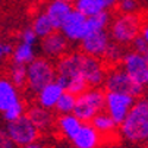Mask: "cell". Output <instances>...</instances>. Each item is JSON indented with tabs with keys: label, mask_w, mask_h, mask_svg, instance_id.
Listing matches in <instances>:
<instances>
[{
	"label": "cell",
	"mask_w": 148,
	"mask_h": 148,
	"mask_svg": "<svg viewBox=\"0 0 148 148\" xmlns=\"http://www.w3.org/2000/svg\"><path fill=\"white\" fill-rule=\"evenodd\" d=\"M22 148H44V144L41 142L40 139H37V141H34V142H31V144H28V145H25Z\"/></svg>",
	"instance_id": "obj_35"
},
{
	"label": "cell",
	"mask_w": 148,
	"mask_h": 148,
	"mask_svg": "<svg viewBox=\"0 0 148 148\" xmlns=\"http://www.w3.org/2000/svg\"><path fill=\"white\" fill-rule=\"evenodd\" d=\"M73 9L84 16H94L101 12H110L116 6V0H75Z\"/></svg>",
	"instance_id": "obj_15"
},
{
	"label": "cell",
	"mask_w": 148,
	"mask_h": 148,
	"mask_svg": "<svg viewBox=\"0 0 148 148\" xmlns=\"http://www.w3.org/2000/svg\"><path fill=\"white\" fill-rule=\"evenodd\" d=\"M122 69L129 75L132 81L141 87H148V63L144 54L136 51H126L122 57Z\"/></svg>",
	"instance_id": "obj_9"
},
{
	"label": "cell",
	"mask_w": 148,
	"mask_h": 148,
	"mask_svg": "<svg viewBox=\"0 0 148 148\" xmlns=\"http://www.w3.org/2000/svg\"><path fill=\"white\" fill-rule=\"evenodd\" d=\"M81 59H82L81 51L66 53L65 56L57 59V63L54 66L56 81L65 88V91L73 95H79L85 90H88V85L81 71Z\"/></svg>",
	"instance_id": "obj_1"
},
{
	"label": "cell",
	"mask_w": 148,
	"mask_h": 148,
	"mask_svg": "<svg viewBox=\"0 0 148 148\" xmlns=\"http://www.w3.org/2000/svg\"><path fill=\"white\" fill-rule=\"evenodd\" d=\"M144 56H145V59H147V63H148V51H147V53H145Z\"/></svg>",
	"instance_id": "obj_37"
},
{
	"label": "cell",
	"mask_w": 148,
	"mask_h": 148,
	"mask_svg": "<svg viewBox=\"0 0 148 148\" xmlns=\"http://www.w3.org/2000/svg\"><path fill=\"white\" fill-rule=\"evenodd\" d=\"M138 9V0H120L119 10L120 13H136Z\"/></svg>",
	"instance_id": "obj_30"
},
{
	"label": "cell",
	"mask_w": 148,
	"mask_h": 148,
	"mask_svg": "<svg viewBox=\"0 0 148 148\" xmlns=\"http://www.w3.org/2000/svg\"><path fill=\"white\" fill-rule=\"evenodd\" d=\"M72 10H73L72 3L63 2V0H51L44 13L49 16V19H50V22L53 24L54 29L59 31L62 24L65 22V19L68 18V15Z\"/></svg>",
	"instance_id": "obj_17"
},
{
	"label": "cell",
	"mask_w": 148,
	"mask_h": 148,
	"mask_svg": "<svg viewBox=\"0 0 148 148\" xmlns=\"http://www.w3.org/2000/svg\"><path fill=\"white\" fill-rule=\"evenodd\" d=\"M21 100L18 88L9 81V78H0V113H5Z\"/></svg>",
	"instance_id": "obj_18"
},
{
	"label": "cell",
	"mask_w": 148,
	"mask_h": 148,
	"mask_svg": "<svg viewBox=\"0 0 148 148\" xmlns=\"http://www.w3.org/2000/svg\"><path fill=\"white\" fill-rule=\"evenodd\" d=\"M63 2H68V3H73L75 0H63Z\"/></svg>",
	"instance_id": "obj_36"
},
{
	"label": "cell",
	"mask_w": 148,
	"mask_h": 148,
	"mask_svg": "<svg viewBox=\"0 0 148 148\" xmlns=\"http://www.w3.org/2000/svg\"><path fill=\"white\" fill-rule=\"evenodd\" d=\"M139 35L142 37V40L148 44V24H144L141 27V31H139Z\"/></svg>",
	"instance_id": "obj_34"
},
{
	"label": "cell",
	"mask_w": 148,
	"mask_h": 148,
	"mask_svg": "<svg viewBox=\"0 0 148 148\" xmlns=\"http://www.w3.org/2000/svg\"><path fill=\"white\" fill-rule=\"evenodd\" d=\"M0 2H2V0H0Z\"/></svg>",
	"instance_id": "obj_39"
},
{
	"label": "cell",
	"mask_w": 148,
	"mask_h": 148,
	"mask_svg": "<svg viewBox=\"0 0 148 148\" xmlns=\"http://www.w3.org/2000/svg\"><path fill=\"white\" fill-rule=\"evenodd\" d=\"M92 126H94V129L103 136V135H112L116 132L117 129V125L114 123V120L106 113V112H100L97 116H94V119L90 122Z\"/></svg>",
	"instance_id": "obj_21"
},
{
	"label": "cell",
	"mask_w": 148,
	"mask_h": 148,
	"mask_svg": "<svg viewBox=\"0 0 148 148\" xmlns=\"http://www.w3.org/2000/svg\"><path fill=\"white\" fill-rule=\"evenodd\" d=\"M103 142V136L94 129L91 123H84L78 132L72 136L71 144L73 148H98Z\"/></svg>",
	"instance_id": "obj_14"
},
{
	"label": "cell",
	"mask_w": 148,
	"mask_h": 148,
	"mask_svg": "<svg viewBox=\"0 0 148 148\" xmlns=\"http://www.w3.org/2000/svg\"><path fill=\"white\" fill-rule=\"evenodd\" d=\"M110 43H112V40H110L107 29L92 32L81 41V53L95 57V59H101Z\"/></svg>",
	"instance_id": "obj_12"
},
{
	"label": "cell",
	"mask_w": 148,
	"mask_h": 148,
	"mask_svg": "<svg viewBox=\"0 0 148 148\" xmlns=\"http://www.w3.org/2000/svg\"><path fill=\"white\" fill-rule=\"evenodd\" d=\"M81 125H82V122L76 116H73L72 113L71 114H62L57 119V128H59L60 134L65 138H68L69 141L78 132V129L81 128Z\"/></svg>",
	"instance_id": "obj_20"
},
{
	"label": "cell",
	"mask_w": 148,
	"mask_h": 148,
	"mask_svg": "<svg viewBox=\"0 0 148 148\" xmlns=\"http://www.w3.org/2000/svg\"><path fill=\"white\" fill-rule=\"evenodd\" d=\"M125 50H123V46L120 44H116V43H112L109 44L107 50H106L103 59H106V62H109V63H117L122 60V57L125 56Z\"/></svg>",
	"instance_id": "obj_27"
},
{
	"label": "cell",
	"mask_w": 148,
	"mask_h": 148,
	"mask_svg": "<svg viewBox=\"0 0 148 148\" xmlns=\"http://www.w3.org/2000/svg\"><path fill=\"white\" fill-rule=\"evenodd\" d=\"M63 37H65L69 43H81V41L88 35L87 29V16H84L78 10H72L68 18L65 19V22L62 24L59 29Z\"/></svg>",
	"instance_id": "obj_10"
},
{
	"label": "cell",
	"mask_w": 148,
	"mask_h": 148,
	"mask_svg": "<svg viewBox=\"0 0 148 148\" xmlns=\"http://www.w3.org/2000/svg\"><path fill=\"white\" fill-rule=\"evenodd\" d=\"M5 131L18 148H22L40 138L38 129L32 125V122L28 119L27 114L21 116L19 119H16L13 122H9Z\"/></svg>",
	"instance_id": "obj_7"
},
{
	"label": "cell",
	"mask_w": 148,
	"mask_h": 148,
	"mask_svg": "<svg viewBox=\"0 0 148 148\" xmlns=\"http://www.w3.org/2000/svg\"><path fill=\"white\" fill-rule=\"evenodd\" d=\"M12 51H13V47L9 43H2L0 41V60L8 56H12Z\"/></svg>",
	"instance_id": "obj_33"
},
{
	"label": "cell",
	"mask_w": 148,
	"mask_h": 148,
	"mask_svg": "<svg viewBox=\"0 0 148 148\" xmlns=\"http://www.w3.org/2000/svg\"><path fill=\"white\" fill-rule=\"evenodd\" d=\"M138 98L129 95V94H125V92H112V91H106L104 92V109L106 113H107L114 123L119 126L126 114L129 113V110L132 109L134 103Z\"/></svg>",
	"instance_id": "obj_8"
},
{
	"label": "cell",
	"mask_w": 148,
	"mask_h": 148,
	"mask_svg": "<svg viewBox=\"0 0 148 148\" xmlns=\"http://www.w3.org/2000/svg\"><path fill=\"white\" fill-rule=\"evenodd\" d=\"M131 44H132V49H134L132 51H136V53H141V54H145V53L148 51V44L142 40L141 35H138Z\"/></svg>",
	"instance_id": "obj_31"
},
{
	"label": "cell",
	"mask_w": 148,
	"mask_h": 148,
	"mask_svg": "<svg viewBox=\"0 0 148 148\" xmlns=\"http://www.w3.org/2000/svg\"><path fill=\"white\" fill-rule=\"evenodd\" d=\"M119 131L129 142H148V101L145 98H139L134 103L125 120L119 125Z\"/></svg>",
	"instance_id": "obj_2"
},
{
	"label": "cell",
	"mask_w": 148,
	"mask_h": 148,
	"mask_svg": "<svg viewBox=\"0 0 148 148\" xmlns=\"http://www.w3.org/2000/svg\"><path fill=\"white\" fill-rule=\"evenodd\" d=\"M142 21L138 13H117L109 25L110 40L116 44L128 46L139 35Z\"/></svg>",
	"instance_id": "obj_3"
},
{
	"label": "cell",
	"mask_w": 148,
	"mask_h": 148,
	"mask_svg": "<svg viewBox=\"0 0 148 148\" xmlns=\"http://www.w3.org/2000/svg\"><path fill=\"white\" fill-rule=\"evenodd\" d=\"M9 81L16 88H22L27 85V66L12 63L10 72H9Z\"/></svg>",
	"instance_id": "obj_26"
},
{
	"label": "cell",
	"mask_w": 148,
	"mask_h": 148,
	"mask_svg": "<svg viewBox=\"0 0 148 148\" xmlns=\"http://www.w3.org/2000/svg\"><path fill=\"white\" fill-rule=\"evenodd\" d=\"M34 59H35V47L29 44L21 43L12 51V63H16V65L27 66Z\"/></svg>",
	"instance_id": "obj_22"
},
{
	"label": "cell",
	"mask_w": 148,
	"mask_h": 148,
	"mask_svg": "<svg viewBox=\"0 0 148 148\" xmlns=\"http://www.w3.org/2000/svg\"><path fill=\"white\" fill-rule=\"evenodd\" d=\"M2 114H3V119L6 120V123L13 122V120H16V119H19L21 116L25 114V104H24L22 101H19L18 104H15L13 107H10L9 110H6V112L2 113Z\"/></svg>",
	"instance_id": "obj_28"
},
{
	"label": "cell",
	"mask_w": 148,
	"mask_h": 148,
	"mask_svg": "<svg viewBox=\"0 0 148 148\" xmlns=\"http://www.w3.org/2000/svg\"><path fill=\"white\" fill-rule=\"evenodd\" d=\"M104 109V91L101 88H88L76 95V103L72 114L81 122L90 123Z\"/></svg>",
	"instance_id": "obj_4"
},
{
	"label": "cell",
	"mask_w": 148,
	"mask_h": 148,
	"mask_svg": "<svg viewBox=\"0 0 148 148\" xmlns=\"http://www.w3.org/2000/svg\"><path fill=\"white\" fill-rule=\"evenodd\" d=\"M41 51H43V57L46 59H60L65 56L69 49V41L63 37L62 32L54 31L50 35L41 38Z\"/></svg>",
	"instance_id": "obj_13"
},
{
	"label": "cell",
	"mask_w": 148,
	"mask_h": 148,
	"mask_svg": "<svg viewBox=\"0 0 148 148\" xmlns=\"http://www.w3.org/2000/svg\"><path fill=\"white\" fill-rule=\"evenodd\" d=\"M25 114L32 122V125L38 129V132L50 129L53 126V122H54V116H53L51 110L43 109V107H40V106H32V107H29Z\"/></svg>",
	"instance_id": "obj_19"
},
{
	"label": "cell",
	"mask_w": 148,
	"mask_h": 148,
	"mask_svg": "<svg viewBox=\"0 0 148 148\" xmlns=\"http://www.w3.org/2000/svg\"><path fill=\"white\" fill-rule=\"evenodd\" d=\"M75 103H76V95L65 91L57 100L56 106H54V110L62 116V114H71L73 112L75 107Z\"/></svg>",
	"instance_id": "obj_25"
},
{
	"label": "cell",
	"mask_w": 148,
	"mask_h": 148,
	"mask_svg": "<svg viewBox=\"0 0 148 148\" xmlns=\"http://www.w3.org/2000/svg\"><path fill=\"white\" fill-rule=\"evenodd\" d=\"M31 28H32V31L35 32V35H37L38 38H44V37H47V35H50L51 32L56 31L54 27H53V24L50 22L49 16H47L44 12H43V13H38V15L35 16Z\"/></svg>",
	"instance_id": "obj_24"
},
{
	"label": "cell",
	"mask_w": 148,
	"mask_h": 148,
	"mask_svg": "<svg viewBox=\"0 0 148 148\" xmlns=\"http://www.w3.org/2000/svg\"><path fill=\"white\" fill-rule=\"evenodd\" d=\"M81 71L88 88H100L106 78V69L100 59L91 57L82 53L81 59Z\"/></svg>",
	"instance_id": "obj_11"
},
{
	"label": "cell",
	"mask_w": 148,
	"mask_h": 148,
	"mask_svg": "<svg viewBox=\"0 0 148 148\" xmlns=\"http://www.w3.org/2000/svg\"><path fill=\"white\" fill-rule=\"evenodd\" d=\"M63 92H65V88L54 79L53 82L47 84L44 88H41L37 92V106H40L43 109H47V110H53L59 97Z\"/></svg>",
	"instance_id": "obj_16"
},
{
	"label": "cell",
	"mask_w": 148,
	"mask_h": 148,
	"mask_svg": "<svg viewBox=\"0 0 148 148\" xmlns=\"http://www.w3.org/2000/svg\"><path fill=\"white\" fill-rule=\"evenodd\" d=\"M147 101H148V98H147Z\"/></svg>",
	"instance_id": "obj_38"
},
{
	"label": "cell",
	"mask_w": 148,
	"mask_h": 148,
	"mask_svg": "<svg viewBox=\"0 0 148 148\" xmlns=\"http://www.w3.org/2000/svg\"><path fill=\"white\" fill-rule=\"evenodd\" d=\"M112 21V15L110 12H101L98 15L94 16H88L87 18V29H88V35L92 32H98V31H106L107 27L110 25Z\"/></svg>",
	"instance_id": "obj_23"
},
{
	"label": "cell",
	"mask_w": 148,
	"mask_h": 148,
	"mask_svg": "<svg viewBox=\"0 0 148 148\" xmlns=\"http://www.w3.org/2000/svg\"><path fill=\"white\" fill-rule=\"evenodd\" d=\"M119 2H120V0H119Z\"/></svg>",
	"instance_id": "obj_40"
},
{
	"label": "cell",
	"mask_w": 148,
	"mask_h": 148,
	"mask_svg": "<svg viewBox=\"0 0 148 148\" xmlns=\"http://www.w3.org/2000/svg\"><path fill=\"white\" fill-rule=\"evenodd\" d=\"M104 87L106 91H112V92H125L129 94L135 98L144 94V87H141L139 84L132 81L129 75L126 73L122 68H114L109 71V73H106L104 78Z\"/></svg>",
	"instance_id": "obj_6"
},
{
	"label": "cell",
	"mask_w": 148,
	"mask_h": 148,
	"mask_svg": "<svg viewBox=\"0 0 148 148\" xmlns=\"http://www.w3.org/2000/svg\"><path fill=\"white\" fill-rule=\"evenodd\" d=\"M38 41V37L35 35V32L32 31L31 27L25 28L22 32H21V43L24 44H29V46H35Z\"/></svg>",
	"instance_id": "obj_29"
},
{
	"label": "cell",
	"mask_w": 148,
	"mask_h": 148,
	"mask_svg": "<svg viewBox=\"0 0 148 148\" xmlns=\"http://www.w3.org/2000/svg\"><path fill=\"white\" fill-rule=\"evenodd\" d=\"M56 79L54 65L46 57H35L27 65V87L31 92L37 94L41 88Z\"/></svg>",
	"instance_id": "obj_5"
},
{
	"label": "cell",
	"mask_w": 148,
	"mask_h": 148,
	"mask_svg": "<svg viewBox=\"0 0 148 148\" xmlns=\"http://www.w3.org/2000/svg\"><path fill=\"white\" fill-rule=\"evenodd\" d=\"M0 148H18L12 142V139L8 136L5 129H0Z\"/></svg>",
	"instance_id": "obj_32"
}]
</instances>
